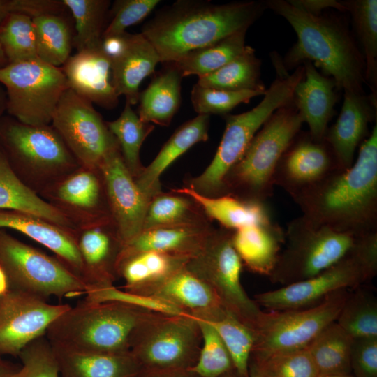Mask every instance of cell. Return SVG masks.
Instances as JSON below:
<instances>
[{"label": "cell", "mask_w": 377, "mask_h": 377, "mask_svg": "<svg viewBox=\"0 0 377 377\" xmlns=\"http://www.w3.org/2000/svg\"><path fill=\"white\" fill-rule=\"evenodd\" d=\"M302 216L319 225L358 235L377 231V124L357 159L293 199Z\"/></svg>", "instance_id": "obj_1"}, {"label": "cell", "mask_w": 377, "mask_h": 377, "mask_svg": "<svg viewBox=\"0 0 377 377\" xmlns=\"http://www.w3.org/2000/svg\"><path fill=\"white\" fill-rule=\"evenodd\" d=\"M265 7V3L253 1L216 4L179 0L162 8L140 33L155 48L161 63H171L191 51L248 29Z\"/></svg>", "instance_id": "obj_2"}, {"label": "cell", "mask_w": 377, "mask_h": 377, "mask_svg": "<svg viewBox=\"0 0 377 377\" xmlns=\"http://www.w3.org/2000/svg\"><path fill=\"white\" fill-rule=\"evenodd\" d=\"M265 3L286 20L297 35V42L284 59L287 68L298 67L309 61L333 79L337 89L364 94L363 57L339 20L311 14L291 1L269 0Z\"/></svg>", "instance_id": "obj_3"}, {"label": "cell", "mask_w": 377, "mask_h": 377, "mask_svg": "<svg viewBox=\"0 0 377 377\" xmlns=\"http://www.w3.org/2000/svg\"><path fill=\"white\" fill-rule=\"evenodd\" d=\"M149 312L120 302L84 300L57 317L45 336L52 345L73 350L127 353L135 328Z\"/></svg>", "instance_id": "obj_4"}, {"label": "cell", "mask_w": 377, "mask_h": 377, "mask_svg": "<svg viewBox=\"0 0 377 377\" xmlns=\"http://www.w3.org/2000/svg\"><path fill=\"white\" fill-rule=\"evenodd\" d=\"M279 75L251 110L235 115L226 114V128L216 152L209 165L198 176L188 179L185 186L208 197L223 195V180L242 158L252 139L270 116L293 101L297 84L304 78L300 65L292 73L277 67Z\"/></svg>", "instance_id": "obj_5"}, {"label": "cell", "mask_w": 377, "mask_h": 377, "mask_svg": "<svg viewBox=\"0 0 377 377\" xmlns=\"http://www.w3.org/2000/svg\"><path fill=\"white\" fill-rule=\"evenodd\" d=\"M0 149L17 177L38 195L80 165L52 125L0 121Z\"/></svg>", "instance_id": "obj_6"}, {"label": "cell", "mask_w": 377, "mask_h": 377, "mask_svg": "<svg viewBox=\"0 0 377 377\" xmlns=\"http://www.w3.org/2000/svg\"><path fill=\"white\" fill-rule=\"evenodd\" d=\"M304 123L293 101L276 110L225 177L223 195L265 202L273 194L277 164Z\"/></svg>", "instance_id": "obj_7"}, {"label": "cell", "mask_w": 377, "mask_h": 377, "mask_svg": "<svg viewBox=\"0 0 377 377\" xmlns=\"http://www.w3.org/2000/svg\"><path fill=\"white\" fill-rule=\"evenodd\" d=\"M376 273L377 231H374L362 235L346 256L320 274L256 294L254 301L268 311L310 307L338 290L355 289Z\"/></svg>", "instance_id": "obj_8"}, {"label": "cell", "mask_w": 377, "mask_h": 377, "mask_svg": "<svg viewBox=\"0 0 377 377\" xmlns=\"http://www.w3.org/2000/svg\"><path fill=\"white\" fill-rule=\"evenodd\" d=\"M285 235V248L269 276L281 286L311 278L334 265L364 235L316 224L302 215L288 223Z\"/></svg>", "instance_id": "obj_9"}, {"label": "cell", "mask_w": 377, "mask_h": 377, "mask_svg": "<svg viewBox=\"0 0 377 377\" xmlns=\"http://www.w3.org/2000/svg\"><path fill=\"white\" fill-rule=\"evenodd\" d=\"M202 346L197 320L191 316L149 312L135 328L130 353L144 369H188Z\"/></svg>", "instance_id": "obj_10"}, {"label": "cell", "mask_w": 377, "mask_h": 377, "mask_svg": "<svg viewBox=\"0 0 377 377\" xmlns=\"http://www.w3.org/2000/svg\"><path fill=\"white\" fill-rule=\"evenodd\" d=\"M6 92V112L31 126L50 125L64 92L69 89L61 68L40 59L8 64L0 68Z\"/></svg>", "instance_id": "obj_11"}, {"label": "cell", "mask_w": 377, "mask_h": 377, "mask_svg": "<svg viewBox=\"0 0 377 377\" xmlns=\"http://www.w3.org/2000/svg\"><path fill=\"white\" fill-rule=\"evenodd\" d=\"M0 265L10 288L47 300L85 295L89 287L57 257L13 237L0 229Z\"/></svg>", "instance_id": "obj_12"}, {"label": "cell", "mask_w": 377, "mask_h": 377, "mask_svg": "<svg viewBox=\"0 0 377 377\" xmlns=\"http://www.w3.org/2000/svg\"><path fill=\"white\" fill-rule=\"evenodd\" d=\"M242 267L232 244V230L221 227L213 230L185 267L213 290L227 311L255 330L263 311L242 285Z\"/></svg>", "instance_id": "obj_13"}, {"label": "cell", "mask_w": 377, "mask_h": 377, "mask_svg": "<svg viewBox=\"0 0 377 377\" xmlns=\"http://www.w3.org/2000/svg\"><path fill=\"white\" fill-rule=\"evenodd\" d=\"M350 292L338 290L310 307L263 311L254 330L251 358L306 348L327 326L336 321Z\"/></svg>", "instance_id": "obj_14"}, {"label": "cell", "mask_w": 377, "mask_h": 377, "mask_svg": "<svg viewBox=\"0 0 377 377\" xmlns=\"http://www.w3.org/2000/svg\"><path fill=\"white\" fill-rule=\"evenodd\" d=\"M52 126L81 167L99 170L106 156L119 144L93 104L70 88L62 95Z\"/></svg>", "instance_id": "obj_15"}, {"label": "cell", "mask_w": 377, "mask_h": 377, "mask_svg": "<svg viewBox=\"0 0 377 377\" xmlns=\"http://www.w3.org/2000/svg\"><path fill=\"white\" fill-rule=\"evenodd\" d=\"M71 305L52 304L34 295L10 288L0 295V355L18 356L29 343Z\"/></svg>", "instance_id": "obj_16"}, {"label": "cell", "mask_w": 377, "mask_h": 377, "mask_svg": "<svg viewBox=\"0 0 377 377\" xmlns=\"http://www.w3.org/2000/svg\"><path fill=\"white\" fill-rule=\"evenodd\" d=\"M40 196L60 210L77 228L112 220L100 170L80 166Z\"/></svg>", "instance_id": "obj_17"}, {"label": "cell", "mask_w": 377, "mask_h": 377, "mask_svg": "<svg viewBox=\"0 0 377 377\" xmlns=\"http://www.w3.org/2000/svg\"><path fill=\"white\" fill-rule=\"evenodd\" d=\"M341 170L324 139L300 132L281 157L274 183L293 199Z\"/></svg>", "instance_id": "obj_18"}, {"label": "cell", "mask_w": 377, "mask_h": 377, "mask_svg": "<svg viewBox=\"0 0 377 377\" xmlns=\"http://www.w3.org/2000/svg\"><path fill=\"white\" fill-rule=\"evenodd\" d=\"M99 170L110 215L124 245L142 231L150 200L126 168L119 146L106 156Z\"/></svg>", "instance_id": "obj_19"}, {"label": "cell", "mask_w": 377, "mask_h": 377, "mask_svg": "<svg viewBox=\"0 0 377 377\" xmlns=\"http://www.w3.org/2000/svg\"><path fill=\"white\" fill-rule=\"evenodd\" d=\"M75 237L88 289L114 285L119 279L118 264L124 247L114 221L79 228Z\"/></svg>", "instance_id": "obj_20"}, {"label": "cell", "mask_w": 377, "mask_h": 377, "mask_svg": "<svg viewBox=\"0 0 377 377\" xmlns=\"http://www.w3.org/2000/svg\"><path fill=\"white\" fill-rule=\"evenodd\" d=\"M68 87L80 96L105 109L119 102L112 75V61L98 47L77 52L61 67Z\"/></svg>", "instance_id": "obj_21"}, {"label": "cell", "mask_w": 377, "mask_h": 377, "mask_svg": "<svg viewBox=\"0 0 377 377\" xmlns=\"http://www.w3.org/2000/svg\"><path fill=\"white\" fill-rule=\"evenodd\" d=\"M374 118L376 119V96L344 92L341 112L324 136L343 170L353 165L355 150L369 135L368 126Z\"/></svg>", "instance_id": "obj_22"}, {"label": "cell", "mask_w": 377, "mask_h": 377, "mask_svg": "<svg viewBox=\"0 0 377 377\" xmlns=\"http://www.w3.org/2000/svg\"><path fill=\"white\" fill-rule=\"evenodd\" d=\"M3 228L17 231L50 249L84 281V267L76 244L75 232L28 213L0 209V229Z\"/></svg>", "instance_id": "obj_23"}, {"label": "cell", "mask_w": 377, "mask_h": 377, "mask_svg": "<svg viewBox=\"0 0 377 377\" xmlns=\"http://www.w3.org/2000/svg\"><path fill=\"white\" fill-rule=\"evenodd\" d=\"M304 78L295 87L293 103L317 140L324 139L337 101L333 79L320 74L309 61L303 62Z\"/></svg>", "instance_id": "obj_24"}, {"label": "cell", "mask_w": 377, "mask_h": 377, "mask_svg": "<svg viewBox=\"0 0 377 377\" xmlns=\"http://www.w3.org/2000/svg\"><path fill=\"white\" fill-rule=\"evenodd\" d=\"M195 319L212 322L227 311L213 290L186 267L177 272L151 294Z\"/></svg>", "instance_id": "obj_25"}, {"label": "cell", "mask_w": 377, "mask_h": 377, "mask_svg": "<svg viewBox=\"0 0 377 377\" xmlns=\"http://www.w3.org/2000/svg\"><path fill=\"white\" fill-rule=\"evenodd\" d=\"M189 259L154 251L127 256L119 260L118 265L119 276L124 281L122 289L151 295L168 279L185 267Z\"/></svg>", "instance_id": "obj_26"}, {"label": "cell", "mask_w": 377, "mask_h": 377, "mask_svg": "<svg viewBox=\"0 0 377 377\" xmlns=\"http://www.w3.org/2000/svg\"><path fill=\"white\" fill-rule=\"evenodd\" d=\"M214 229L209 223L142 230L124 245L119 262L127 256L147 251L191 258L203 248Z\"/></svg>", "instance_id": "obj_27"}, {"label": "cell", "mask_w": 377, "mask_h": 377, "mask_svg": "<svg viewBox=\"0 0 377 377\" xmlns=\"http://www.w3.org/2000/svg\"><path fill=\"white\" fill-rule=\"evenodd\" d=\"M285 241V232L273 221L232 230V244L243 266L253 273L268 276L277 263Z\"/></svg>", "instance_id": "obj_28"}, {"label": "cell", "mask_w": 377, "mask_h": 377, "mask_svg": "<svg viewBox=\"0 0 377 377\" xmlns=\"http://www.w3.org/2000/svg\"><path fill=\"white\" fill-rule=\"evenodd\" d=\"M209 115L198 114L180 126L161 147L155 158L135 178L143 194L151 200L161 193L163 172L194 145L208 139Z\"/></svg>", "instance_id": "obj_29"}, {"label": "cell", "mask_w": 377, "mask_h": 377, "mask_svg": "<svg viewBox=\"0 0 377 377\" xmlns=\"http://www.w3.org/2000/svg\"><path fill=\"white\" fill-rule=\"evenodd\" d=\"M160 62L156 50L141 33L131 34L124 52L112 61V83L118 96H124L131 105L138 103L141 82Z\"/></svg>", "instance_id": "obj_30"}, {"label": "cell", "mask_w": 377, "mask_h": 377, "mask_svg": "<svg viewBox=\"0 0 377 377\" xmlns=\"http://www.w3.org/2000/svg\"><path fill=\"white\" fill-rule=\"evenodd\" d=\"M52 346L60 377H137L141 370L130 351L89 353Z\"/></svg>", "instance_id": "obj_31"}, {"label": "cell", "mask_w": 377, "mask_h": 377, "mask_svg": "<svg viewBox=\"0 0 377 377\" xmlns=\"http://www.w3.org/2000/svg\"><path fill=\"white\" fill-rule=\"evenodd\" d=\"M172 192L188 196L210 221L215 220L222 228L230 230L272 221L265 202L246 200L230 195L208 197L186 186L172 189Z\"/></svg>", "instance_id": "obj_32"}, {"label": "cell", "mask_w": 377, "mask_h": 377, "mask_svg": "<svg viewBox=\"0 0 377 377\" xmlns=\"http://www.w3.org/2000/svg\"><path fill=\"white\" fill-rule=\"evenodd\" d=\"M0 209L28 213L72 232L77 229L65 214L29 188L17 177L1 149Z\"/></svg>", "instance_id": "obj_33"}, {"label": "cell", "mask_w": 377, "mask_h": 377, "mask_svg": "<svg viewBox=\"0 0 377 377\" xmlns=\"http://www.w3.org/2000/svg\"><path fill=\"white\" fill-rule=\"evenodd\" d=\"M140 92L138 115L147 123L168 126L181 103L182 76L172 63L165 64Z\"/></svg>", "instance_id": "obj_34"}, {"label": "cell", "mask_w": 377, "mask_h": 377, "mask_svg": "<svg viewBox=\"0 0 377 377\" xmlns=\"http://www.w3.org/2000/svg\"><path fill=\"white\" fill-rule=\"evenodd\" d=\"M353 341L336 321L327 326L306 348L318 376L350 374Z\"/></svg>", "instance_id": "obj_35"}, {"label": "cell", "mask_w": 377, "mask_h": 377, "mask_svg": "<svg viewBox=\"0 0 377 377\" xmlns=\"http://www.w3.org/2000/svg\"><path fill=\"white\" fill-rule=\"evenodd\" d=\"M209 223L200 207L188 196L161 192L149 201L142 230Z\"/></svg>", "instance_id": "obj_36"}, {"label": "cell", "mask_w": 377, "mask_h": 377, "mask_svg": "<svg viewBox=\"0 0 377 377\" xmlns=\"http://www.w3.org/2000/svg\"><path fill=\"white\" fill-rule=\"evenodd\" d=\"M246 31H239L214 43L191 51L171 63L182 77L190 75L200 77L212 73L243 52L246 46Z\"/></svg>", "instance_id": "obj_37"}, {"label": "cell", "mask_w": 377, "mask_h": 377, "mask_svg": "<svg viewBox=\"0 0 377 377\" xmlns=\"http://www.w3.org/2000/svg\"><path fill=\"white\" fill-rule=\"evenodd\" d=\"M261 61L255 50L246 45L239 56L212 73L198 77L196 84L210 88L239 91L256 90L265 92L260 78Z\"/></svg>", "instance_id": "obj_38"}, {"label": "cell", "mask_w": 377, "mask_h": 377, "mask_svg": "<svg viewBox=\"0 0 377 377\" xmlns=\"http://www.w3.org/2000/svg\"><path fill=\"white\" fill-rule=\"evenodd\" d=\"M38 59L61 68L71 57L73 36L61 15H45L32 19Z\"/></svg>", "instance_id": "obj_39"}, {"label": "cell", "mask_w": 377, "mask_h": 377, "mask_svg": "<svg viewBox=\"0 0 377 377\" xmlns=\"http://www.w3.org/2000/svg\"><path fill=\"white\" fill-rule=\"evenodd\" d=\"M106 124L119 144L126 168L136 178L145 167L140 158L141 146L154 129V125L142 121L127 102L119 117Z\"/></svg>", "instance_id": "obj_40"}, {"label": "cell", "mask_w": 377, "mask_h": 377, "mask_svg": "<svg viewBox=\"0 0 377 377\" xmlns=\"http://www.w3.org/2000/svg\"><path fill=\"white\" fill-rule=\"evenodd\" d=\"M346 11L353 18L357 38L362 48L365 81L376 94L377 84V1H343Z\"/></svg>", "instance_id": "obj_41"}, {"label": "cell", "mask_w": 377, "mask_h": 377, "mask_svg": "<svg viewBox=\"0 0 377 377\" xmlns=\"http://www.w3.org/2000/svg\"><path fill=\"white\" fill-rule=\"evenodd\" d=\"M75 22L73 46L77 52L101 45L103 25L110 1L108 0H61Z\"/></svg>", "instance_id": "obj_42"}, {"label": "cell", "mask_w": 377, "mask_h": 377, "mask_svg": "<svg viewBox=\"0 0 377 377\" xmlns=\"http://www.w3.org/2000/svg\"><path fill=\"white\" fill-rule=\"evenodd\" d=\"M350 292L337 323L353 339L377 337V300L360 288Z\"/></svg>", "instance_id": "obj_43"}, {"label": "cell", "mask_w": 377, "mask_h": 377, "mask_svg": "<svg viewBox=\"0 0 377 377\" xmlns=\"http://www.w3.org/2000/svg\"><path fill=\"white\" fill-rule=\"evenodd\" d=\"M0 45L8 64L38 58L32 19L23 14L10 13L0 24Z\"/></svg>", "instance_id": "obj_44"}, {"label": "cell", "mask_w": 377, "mask_h": 377, "mask_svg": "<svg viewBox=\"0 0 377 377\" xmlns=\"http://www.w3.org/2000/svg\"><path fill=\"white\" fill-rule=\"evenodd\" d=\"M208 323L222 339L235 371L240 377H249V362L255 342L254 330L228 311L218 320Z\"/></svg>", "instance_id": "obj_45"}, {"label": "cell", "mask_w": 377, "mask_h": 377, "mask_svg": "<svg viewBox=\"0 0 377 377\" xmlns=\"http://www.w3.org/2000/svg\"><path fill=\"white\" fill-rule=\"evenodd\" d=\"M196 320L202 346L198 359L190 369L198 377H221L233 370L230 355L214 327L206 320Z\"/></svg>", "instance_id": "obj_46"}, {"label": "cell", "mask_w": 377, "mask_h": 377, "mask_svg": "<svg viewBox=\"0 0 377 377\" xmlns=\"http://www.w3.org/2000/svg\"><path fill=\"white\" fill-rule=\"evenodd\" d=\"M260 377H318L307 348L250 359Z\"/></svg>", "instance_id": "obj_47"}, {"label": "cell", "mask_w": 377, "mask_h": 377, "mask_svg": "<svg viewBox=\"0 0 377 377\" xmlns=\"http://www.w3.org/2000/svg\"><path fill=\"white\" fill-rule=\"evenodd\" d=\"M265 92L256 90L230 91L202 87L198 84L191 90V102L198 114H227L241 103H247Z\"/></svg>", "instance_id": "obj_48"}, {"label": "cell", "mask_w": 377, "mask_h": 377, "mask_svg": "<svg viewBox=\"0 0 377 377\" xmlns=\"http://www.w3.org/2000/svg\"><path fill=\"white\" fill-rule=\"evenodd\" d=\"M18 357L22 365L10 377H60L53 347L45 335L26 346Z\"/></svg>", "instance_id": "obj_49"}, {"label": "cell", "mask_w": 377, "mask_h": 377, "mask_svg": "<svg viewBox=\"0 0 377 377\" xmlns=\"http://www.w3.org/2000/svg\"><path fill=\"white\" fill-rule=\"evenodd\" d=\"M85 300L94 302H116L144 310L176 316H190L179 308L152 295H142L126 291L114 285L91 288L85 294Z\"/></svg>", "instance_id": "obj_50"}, {"label": "cell", "mask_w": 377, "mask_h": 377, "mask_svg": "<svg viewBox=\"0 0 377 377\" xmlns=\"http://www.w3.org/2000/svg\"><path fill=\"white\" fill-rule=\"evenodd\" d=\"M160 3L159 0H117L111 9L112 20L103 36L119 34L144 20Z\"/></svg>", "instance_id": "obj_51"}, {"label": "cell", "mask_w": 377, "mask_h": 377, "mask_svg": "<svg viewBox=\"0 0 377 377\" xmlns=\"http://www.w3.org/2000/svg\"><path fill=\"white\" fill-rule=\"evenodd\" d=\"M350 368L355 377H377V337L353 339Z\"/></svg>", "instance_id": "obj_52"}, {"label": "cell", "mask_w": 377, "mask_h": 377, "mask_svg": "<svg viewBox=\"0 0 377 377\" xmlns=\"http://www.w3.org/2000/svg\"><path fill=\"white\" fill-rule=\"evenodd\" d=\"M11 13L29 16L31 19L45 15H61L67 8L58 0H10Z\"/></svg>", "instance_id": "obj_53"}, {"label": "cell", "mask_w": 377, "mask_h": 377, "mask_svg": "<svg viewBox=\"0 0 377 377\" xmlns=\"http://www.w3.org/2000/svg\"><path fill=\"white\" fill-rule=\"evenodd\" d=\"M130 34L125 31L119 34L102 36L101 48L111 61L118 58L124 52L127 47Z\"/></svg>", "instance_id": "obj_54"}, {"label": "cell", "mask_w": 377, "mask_h": 377, "mask_svg": "<svg viewBox=\"0 0 377 377\" xmlns=\"http://www.w3.org/2000/svg\"><path fill=\"white\" fill-rule=\"evenodd\" d=\"M291 1L303 10L317 15H321L322 10L327 8H334L340 11H346L343 1H337L334 0H295Z\"/></svg>", "instance_id": "obj_55"}, {"label": "cell", "mask_w": 377, "mask_h": 377, "mask_svg": "<svg viewBox=\"0 0 377 377\" xmlns=\"http://www.w3.org/2000/svg\"><path fill=\"white\" fill-rule=\"evenodd\" d=\"M137 377H198L188 369H141Z\"/></svg>", "instance_id": "obj_56"}, {"label": "cell", "mask_w": 377, "mask_h": 377, "mask_svg": "<svg viewBox=\"0 0 377 377\" xmlns=\"http://www.w3.org/2000/svg\"><path fill=\"white\" fill-rule=\"evenodd\" d=\"M11 13L10 0H0V24Z\"/></svg>", "instance_id": "obj_57"}, {"label": "cell", "mask_w": 377, "mask_h": 377, "mask_svg": "<svg viewBox=\"0 0 377 377\" xmlns=\"http://www.w3.org/2000/svg\"><path fill=\"white\" fill-rule=\"evenodd\" d=\"M10 289L7 276L0 265V295H3Z\"/></svg>", "instance_id": "obj_58"}, {"label": "cell", "mask_w": 377, "mask_h": 377, "mask_svg": "<svg viewBox=\"0 0 377 377\" xmlns=\"http://www.w3.org/2000/svg\"><path fill=\"white\" fill-rule=\"evenodd\" d=\"M6 92L4 88L0 84V121L6 112Z\"/></svg>", "instance_id": "obj_59"}, {"label": "cell", "mask_w": 377, "mask_h": 377, "mask_svg": "<svg viewBox=\"0 0 377 377\" xmlns=\"http://www.w3.org/2000/svg\"><path fill=\"white\" fill-rule=\"evenodd\" d=\"M15 370L9 369L0 360V377H10Z\"/></svg>", "instance_id": "obj_60"}, {"label": "cell", "mask_w": 377, "mask_h": 377, "mask_svg": "<svg viewBox=\"0 0 377 377\" xmlns=\"http://www.w3.org/2000/svg\"><path fill=\"white\" fill-rule=\"evenodd\" d=\"M249 377H260L255 367L249 362Z\"/></svg>", "instance_id": "obj_61"}, {"label": "cell", "mask_w": 377, "mask_h": 377, "mask_svg": "<svg viewBox=\"0 0 377 377\" xmlns=\"http://www.w3.org/2000/svg\"><path fill=\"white\" fill-rule=\"evenodd\" d=\"M7 64H8L7 59L5 57V54L0 45V68H2Z\"/></svg>", "instance_id": "obj_62"}, {"label": "cell", "mask_w": 377, "mask_h": 377, "mask_svg": "<svg viewBox=\"0 0 377 377\" xmlns=\"http://www.w3.org/2000/svg\"><path fill=\"white\" fill-rule=\"evenodd\" d=\"M221 377H240L235 369L226 373Z\"/></svg>", "instance_id": "obj_63"}, {"label": "cell", "mask_w": 377, "mask_h": 377, "mask_svg": "<svg viewBox=\"0 0 377 377\" xmlns=\"http://www.w3.org/2000/svg\"><path fill=\"white\" fill-rule=\"evenodd\" d=\"M318 377H355V376H353L350 374H346V375L323 376H318Z\"/></svg>", "instance_id": "obj_64"}]
</instances>
